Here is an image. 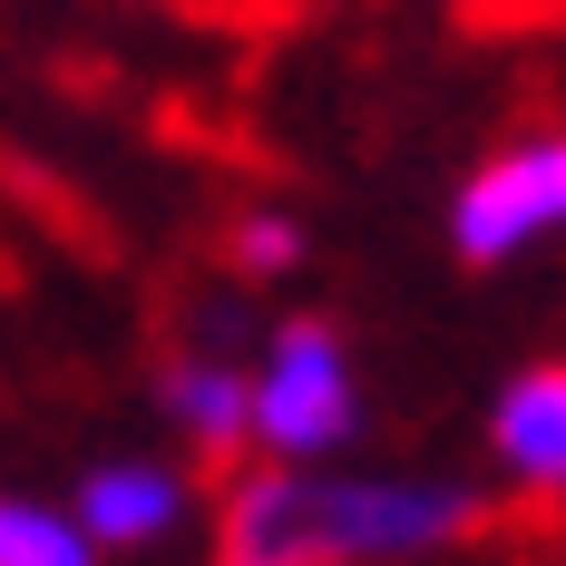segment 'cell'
<instances>
[{
	"instance_id": "obj_2",
	"label": "cell",
	"mask_w": 566,
	"mask_h": 566,
	"mask_svg": "<svg viewBox=\"0 0 566 566\" xmlns=\"http://www.w3.org/2000/svg\"><path fill=\"white\" fill-rule=\"evenodd\" d=\"M361 430V381L333 323H283L264 361L244 371V440L274 450V469H313Z\"/></svg>"
},
{
	"instance_id": "obj_8",
	"label": "cell",
	"mask_w": 566,
	"mask_h": 566,
	"mask_svg": "<svg viewBox=\"0 0 566 566\" xmlns=\"http://www.w3.org/2000/svg\"><path fill=\"white\" fill-rule=\"evenodd\" d=\"M234 264H244V274H293V264H303V234L283 226V216H244V226H234Z\"/></svg>"
},
{
	"instance_id": "obj_7",
	"label": "cell",
	"mask_w": 566,
	"mask_h": 566,
	"mask_svg": "<svg viewBox=\"0 0 566 566\" xmlns=\"http://www.w3.org/2000/svg\"><path fill=\"white\" fill-rule=\"evenodd\" d=\"M0 566H98V547L69 527V509L0 499Z\"/></svg>"
},
{
	"instance_id": "obj_6",
	"label": "cell",
	"mask_w": 566,
	"mask_h": 566,
	"mask_svg": "<svg viewBox=\"0 0 566 566\" xmlns=\"http://www.w3.org/2000/svg\"><path fill=\"white\" fill-rule=\"evenodd\" d=\"M167 420L196 440V450H244V371L216 361V352L176 361L167 371Z\"/></svg>"
},
{
	"instance_id": "obj_5",
	"label": "cell",
	"mask_w": 566,
	"mask_h": 566,
	"mask_svg": "<svg viewBox=\"0 0 566 566\" xmlns=\"http://www.w3.org/2000/svg\"><path fill=\"white\" fill-rule=\"evenodd\" d=\"M489 450L517 489H566V361L517 371L489 410Z\"/></svg>"
},
{
	"instance_id": "obj_4",
	"label": "cell",
	"mask_w": 566,
	"mask_h": 566,
	"mask_svg": "<svg viewBox=\"0 0 566 566\" xmlns=\"http://www.w3.org/2000/svg\"><path fill=\"white\" fill-rule=\"evenodd\" d=\"M69 527H78L88 547H157V537L186 527V479L157 469V459H98V469L78 479Z\"/></svg>"
},
{
	"instance_id": "obj_3",
	"label": "cell",
	"mask_w": 566,
	"mask_h": 566,
	"mask_svg": "<svg viewBox=\"0 0 566 566\" xmlns=\"http://www.w3.org/2000/svg\"><path fill=\"white\" fill-rule=\"evenodd\" d=\"M547 234H566V137H527L509 157H489L450 206V244L469 264H509Z\"/></svg>"
},
{
	"instance_id": "obj_1",
	"label": "cell",
	"mask_w": 566,
	"mask_h": 566,
	"mask_svg": "<svg viewBox=\"0 0 566 566\" xmlns=\"http://www.w3.org/2000/svg\"><path fill=\"white\" fill-rule=\"evenodd\" d=\"M479 527V489L459 479H323L264 469L226 499L216 566H400Z\"/></svg>"
}]
</instances>
